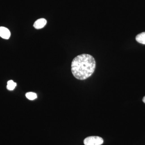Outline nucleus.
<instances>
[{"instance_id": "obj_8", "label": "nucleus", "mask_w": 145, "mask_h": 145, "mask_svg": "<svg viewBox=\"0 0 145 145\" xmlns=\"http://www.w3.org/2000/svg\"><path fill=\"white\" fill-rule=\"evenodd\" d=\"M143 102H144V103L145 104V96L144 97V98H143Z\"/></svg>"}, {"instance_id": "obj_2", "label": "nucleus", "mask_w": 145, "mask_h": 145, "mask_svg": "<svg viewBox=\"0 0 145 145\" xmlns=\"http://www.w3.org/2000/svg\"><path fill=\"white\" fill-rule=\"evenodd\" d=\"M104 142L103 139L99 136H89L84 140L85 145H101Z\"/></svg>"}, {"instance_id": "obj_7", "label": "nucleus", "mask_w": 145, "mask_h": 145, "mask_svg": "<svg viewBox=\"0 0 145 145\" xmlns=\"http://www.w3.org/2000/svg\"><path fill=\"white\" fill-rule=\"evenodd\" d=\"M26 98L29 100H34L37 98V95L34 92H27L25 94Z\"/></svg>"}, {"instance_id": "obj_3", "label": "nucleus", "mask_w": 145, "mask_h": 145, "mask_svg": "<svg viewBox=\"0 0 145 145\" xmlns=\"http://www.w3.org/2000/svg\"><path fill=\"white\" fill-rule=\"evenodd\" d=\"M10 36L9 29L4 27H0V37L5 39H8Z\"/></svg>"}, {"instance_id": "obj_1", "label": "nucleus", "mask_w": 145, "mask_h": 145, "mask_svg": "<svg viewBox=\"0 0 145 145\" xmlns=\"http://www.w3.org/2000/svg\"><path fill=\"white\" fill-rule=\"evenodd\" d=\"M96 65L95 59L90 54H80L72 60L71 71L76 79L82 80L92 75L95 71Z\"/></svg>"}, {"instance_id": "obj_4", "label": "nucleus", "mask_w": 145, "mask_h": 145, "mask_svg": "<svg viewBox=\"0 0 145 145\" xmlns=\"http://www.w3.org/2000/svg\"><path fill=\"white\" fill-rule=\"evenodd\" d=\"M47 23V21L44 18H40L38 19L34 22V28L36 29H40L43 28Z\"/></svg>"}, {"instance_id": "obj_5", "label": "nucleus", "mask_w": 145, "mask_h": 145, "mask_svg": "<svg viewBox=\"0 0 145 145\" xmlns=\"http://www.w3.org/2000/svg\"><path fill=\"white\" fill-rule=\"evenodd\" d=\"M136 41L142 44H145V32L138 34L135 38Z\"/></svg>"}, {"instance_id": "obj_6", "label": "nucleus", "mask_w": 145, "mask_h": 145, "mask_svg": "<svg viewBox=\"0 0 145 145\" xmlns=\"http://www.w3.org/2000/svg\"><path fill=\"white\" fill-rule=\"evenodd\" d=\"M17 85L16 83L14 82L12 80L8 81L7 82V88L9 90H13L15 88Z\"/></svg>"}]
</instances>
